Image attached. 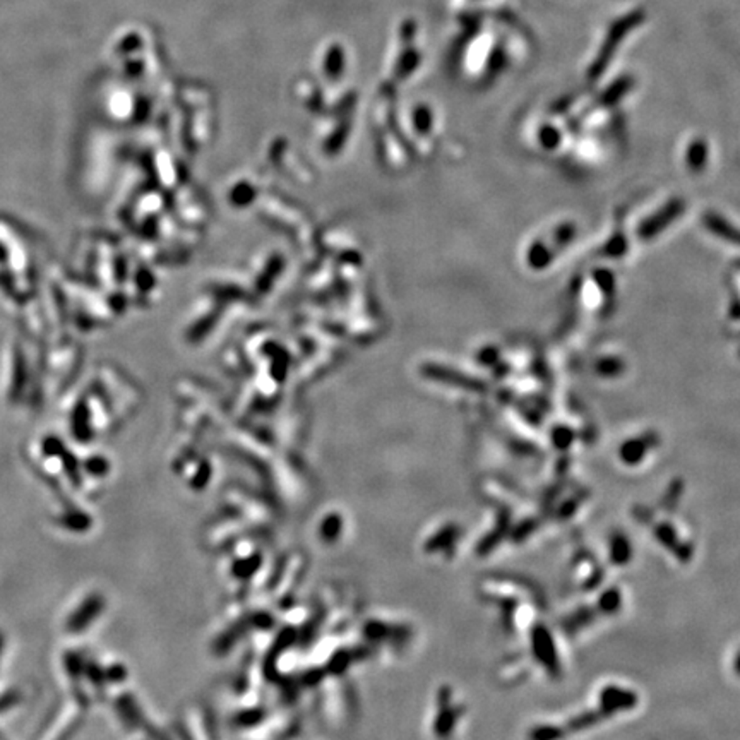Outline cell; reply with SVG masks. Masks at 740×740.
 Instances as JSON below:
<instances>
[{"label":"cell","mask_w":740,"mask_h":740,"mask_svg":"<svg viewBox=\"0 0 740 740\" xmlns=\"http://www.w3.org/2000/svg\"><path fill=\"white\" fill-rule=\"evenodd\" d=\"M64 528L72 529V532H83L89 526V517L86 515H81V512H66L61 519H59Z\"/></svg>","instance_id":"obj_6"},{"label":"cell","mask_w":740,"mask_h":740,"mask_svg":"<svg viewBox=\"0 0 740 740\" xmlns=\"http://www.w3.org/2000/svg\"><path fill=\"white\" fill-rule=\"evenodd\" d=\"M643 19H644L643 12H639V11L631 12V14L624 16L622 19H619L617 23L610 28L605 44H603L600 54H598V59L594 61L592 69H589V78L592 79L598 78V76H600L602 72L607 69L612 55H614L615 49H617L620 44V40H622V38L626 36L631 29H634V26H637V24H639Z\"/></svg>","instance_id":"obj_1"},{"label":"cell","mask_w":740,"mask_h":740,"mask_svg":"<svg viewBox=\"0 0 740 740\" xmlns=\"http://www.w3.org/2000/svg\"><path fill=\"white\" fill-rule=\"evenodd\" d=\"M704 226L709 232L716 235V237L723 238V240L740 245V230L735 228L734 225H730L729 221L723 220L721 216L714 215V213H708V215L704 216Z\"/></svg>","instance_id":"obj_4"},{"label":"cell","mask_w":740,"mask_h":740,"mask_svg":"<svg viewBox=\"0 0 740 740\" xmlns=\"http://www.w3.org/2000/svg\"><path fill=\"white\" fill-rule=\"evenodd\" d=\"M0 652H2V636H0Z\"/></svg>","instance_id":"obj_12"},{"label":"cell","mask_w":740,"mask_h":740,"mask_svg":"<svg viewBox=\"0 0 740 740\" xmlns=\"http://www.w3.org/2000/svg\"><path fill=\"white\" fill-rule=\"evenodd\" d=\"M689 163H691L692 168H701V166L704 165L706 161V146L701 141H697V143L692 144L691 148H689V156H687Z\"/></svg>","instance_id":"obj_8"},{"label":"cell","mask_w":740,"mask_h":740,"mask_svg":"<svg viewBox=\"0 0 740 740\" xmlns=\"http://www.w3.org/2000/svg\"><path fill=\"white\" fill-rule=\"evenodd\" d=\"M682 209H684V206L680 201H674V203L666 204V206L663 208L660 213H657V215L649 218L648 221H644V223L639 226V232L637 233H639V237L644 238V240L646 238L654 237V235H657L658 232H662L665 226H669L671 221H674L675 218L682 213Z\"/></svg>","instance_id":"obj_2"},{"label":"cell","mask_w":740,"mask_h":740,"mask_svg":"<svg viewBox=\"0 0 740 740\" xmlns=\"http://www.w3.org/2000/svg\"><path fill=\"white\" fill-rule=\"evenodd\" d=\"M66 666H67V674H79L81 670V665H79V658L76 657V654H67L66 657Z\"/></svg>","instance_id":"obj_11"},{"label":"cell","mask_w":740,"mask_h":740,"mask_svg":"<svg viewBox=\"0 0 740 740\" xmlns=\"http://www.w3.org/2000/svg\"><path fill=\"white\" fill-rule=\"evenodd\" d=\"M528 259H529V264H532V266L543 268V266H547V264L550 263L552 255H550V252H549V249H547V247H543V245H540V243H538V245H533V249L529 250Z\"/></svg>","instance_id":"obj_7"},{"label":"cell","mask_w":740,"mask_h":740,"mask_svg":"<svg viewBox=\"0 0 740 740\" xmlns=\"http://www.w3.org/2000/svg\"><path fill=\"white\" fill-rule=\"evenodd\" d=\"M631 86H632V83H631V81H629L627 78H624V79L617 81V83L612 84V86H610L609 89H607L605 93H603L602 98H600V103H602V105H612V103H615V101L620 100V96H622L624 93H626L627 89L631 88Z\"/></svg>","instance_id":"obj_5"},{"label":"cell","mask_w":740,"mask_h":740,"mask_svg":"<svg viewBox=\"0 0 740 740\" xmlns=\"http://www.w3.org/2000/svg\"><path fill=\"white\" fill-rule=\"evenodd\" d=\"M16 703H18V694H16V692H9V694H6L0 699V711H6V709L12 708Z\"/></svg>","instance_id":"obj_10"},{"label":"cell","mask_w":740,"mask_h":740,"mask_svg":"<svg viewBox=\"0 0 740 740\" xmlns=\"http://www.w3.org/2000/svg\"><path fill=\"white\" fill-rule=\"evenodd\" d=\"M101 609V598L100 597H91L88 598L78 610L72 614V617L67 622V629L71 632H81L84 627L96 617L98 612Z\"/></svg>","instance_id":"obj_3"},{"label":"cell","mask_w":740,"mask_h":740,"mask_svg":"<svg viewBox=\"0 0 740 740\" xmlns=\"http://www.w3.org/2000/svg\"><path fill=\"white\" fill-rule=\"evenodd\" d=\"M542 143L545 144L547 148H554L555 144L559 143V134L552 129V127H549V129H543L542 131Z\"/></svg>","instance_id":"obj_9"}]
</instances>
